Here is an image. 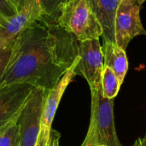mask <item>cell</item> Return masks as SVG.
Listing matches in <instances>:
<instances>
[{
  "label": "cell",
  "instance_id": "7c38bea8",
  "mask_svg": "<svg viewBox=\"0 0 146 146\" xmlns=\"http://www.w3.org/2000/svg\"><path fill=\"white\" fill-rule=\"evenodd\" d=\"M121 86L115 74L110 68L104 66L101 80L103 96L108 99H114L117 96Z\"/></svg>",
  "mask_w": 146,
  "mask_h": 146
},
{
  "label": "cell",
  "instance_id": "8992f818",
  "mask_svg": "<svg viewBox=\"0 0 146 146\" xmlns=\"http://www.w3.org/2000/svg\"><path fill=\"white\" fill-rule=\"evenodd\" d=\"M78 56L75 74L85 78L91 90L100 87L104 64L99 38L79 42Z\"/></svg>",
  "mask_w": 146,
  "mask_h": 146
},
{
  "label": "cell",
  "instance_id": "44dd1931",
  "mask_svg": "<svg viewBox=\"0 0 146 146\" xmlns=\"http://www.w3.org/2000/svg\"><path fill=\"white\" fill-rule=\"evenodd\" d=\"M136 1H137V3H138L140 6H141V5L145 2V0H136Z\"/></svg>",
  "mask_w": 146,
  "mask_h": 146
},
{
  "label": "cell",
  "instance_id": "7a4b0ae2",
  "mask_svg": "<svg viewBox=\"0 0 146 146\" xmlns=\"http://www.w3.org/2000/svg\"><path fill=\"white\" fill-rule=\"evenodd\" d=\"M91 120L83 143L89 146H122L114 120V99L103 96L102 86L91 90Z\"/></svg>",
  "mask_w": 146,
  "mask_h": 146
},
{
  "label": "cell",
  "instance_id": "603a6c76",
  "mask_svg": "<svg viewBox=\"0 0 146 146\" xmlns=\"http://www.w3.org/2000/svg\"><path fill=\"white\" fill-rule=\"evenodd\" d=\"M119 1H120V2H121V1H122V0H119Z\"/></svg>",
  "mask_w": 146,
  "mask_h": 146
},
{
  "label": "cell",
  "instance_id": "d6986e66",
  "mask_svg": "<svg viewBox=\"0 0 146 146\" xmlns=\"http://www.w3.org/2000/svg\"><path fill=\"white\" fill-rule=\"evenodd\" d=\"M7 1L15 9L17 13L21 10V9L24 4V0H7Z\"/></svg>",
  "mask_w": 146,
  "mask_h": 146
},
{
  "label": "cell",
  "instance_id": "2e32d148",
  "mask_svg": "<svg viewBox=\"0 0 146 146\" xmlns=\"http://www.w3.org/2000/svg\"><path fill=\"white\" fill-rule=\"evenodd\" d=\"M15 14H17L15 9L7 0H0V28L3 27Z\"/></svg>",
  "mask_w": 146,
  "mask_h": 146
},
{
  "label": "cell",
  "instance_id": "5b68a950",
  "mask_svg": "<svg viewBox=\"0 0 146 146\" xmlns=\"http://www.w3.org/2000/svg\"><path fill=\"white\" fill-rule=\"evenodd\" d=\"M139 35H145L140 19V5L136 0L120 2L115 17V43L126 50L131 40Z\"/></svg>",
  "mask_w": 146,
  "mask_h": 146
},
{
  "label": "cell",
  "instance_id": "9c48e42d",
  "mask_svg": "<svg viewBox=\"0 0 146 146\" xmlns=\"http://www.w3.org/2000/svg\"><path fill=\"white\" fill-rule=\"evenodd\" d=\"M78 60H79V56H77L75 62L64 73V74L54 85V86L48 91L44 101V111L42 116V124H41L42 127L48 130L51 129L52 122L56 112L57 110L58 105L61 102V99L67 87L74 80V78L76 75L74 73V68L77 65Z\"/></svg>",
  "mask_w": 146,
  "mask_h": 146
},
{
  "label": "cell",
  "instance_id": "ffe728a7",
  "mask_svg": "<svg viewBox=\"0 0 146 146\" xmlns=\"http://www.w3.org/2000/svg\"><path fill=\"white\" fill-rule=\"evenodd\" d=\"M133 146H146V134L143 138L138 139Z\"/></svg>",
  "mask_w": 146,
  "mask_h": 146
},
{
  "label": "cell",
  "instance_id": "30bf717a",
  "mask_svg": "<svg viewBox=\"0 0 146 146\" xmlns=\"http://www.w3.org/2000/svg\"><path fill=\"white\" fill-rule=\"evenodd\" d=\"M102 28L104 41L115 43V17L119 0H87Z\"/></svg>",
  "mask_w": 146,
  "mask_h": 146
},
{
  "label": "cell",
  "instance_id": "52a82bcc",
  "mask_svg": "<svg viewBox=\"0 0 146 146\" xmlns=\"http://www.w3.org/2000/svg\"><path fill=\"white\" fill-rule=\"evenodd\" d=\"M33 88L34 86L27 83L0 86V133L17 121Z\"/></svg>",
  "mask_w": 146,
  "mask_h": 146
},
{
  "label": "cell",
  "instance_id": "3957f363",
  "mask_svg": "<svg viewBox=\"0 0 146 146\" xmlns=\"http://www.w3.org/2000/svg\"><path fill=\"white\" fill-rule=\"evenodd\" d=\"M56 21L80 42L98 39L103 35L102 26L87 0H65Z\"/></svg>",
  "mask_w": 146,
  "mask_h": 146
},
{
  "label": "cell",
  "instance_id": "9a60e30c",
  "mask_svg": "<svg viewBox=\"0 0 146 146\" xmlns=\"http://www.w3.org/2000/svg\"><path fill=\"white\" fill-rule=\"evenodd\" d=\"M13 41H7L0 38V78L3 75L9 61Z\"/></svg>",
  "mask_w": 146,
  "mask_h": 146
},
{
  "label": "cell",
  "instance_id": "e0dca14e",
  "mask_svg": "<svg viewBox=\"0 0 146 146\" xmlns=\"http://www.w3.org/2000/svg\"><path fill=\"white\" fill-rule=\"evenodd\" d=\"M51 130V129H50ZM50 130L45 129L41 127L38 140L35 146H48L49 145V139H50Z\"/></svg>",
  "mask_w": 146,
  "mask_h": 146
},
{
  "label": "cell",
  "instance_id": "277c9868",
  "mask_svg": "<svg viewBox=\"0 0 146 146\" xmlns=\"http://www.w3.org/2000/svg\"><path fill=\"white\" fill-rule=\"evenodd\" d=\"M48 91L34 87L17 120L20 146H35L41 129L44 101Z\"/></svg>",
  "mask_w": 146,
  "mask_h": 146
},
{
  "label": "cell",
  "instance_id": "5bb4252c",
  "mask_svg": "<svg viewBox=\"0 0 146 146\" xmlns=\"http://www.w3.org/2000/svg\"><path fill=\"white\" fill-rule=\"evenodd\" d=\"M38 1L41 6L43 15L56 17L60 9V6L65 0H38Z\"/></svg>",
  "mask_w": 146,
  "mask_h": 146
},
{
  "label": "cell",
  "instance_id": "8fae6325",
  "mask_svg": "<svg viewBox=\"0 0 146 146\" xmlns=\"http://www.w3.org/2000/svg\"><path fill=\"white\" fill-rule=\"evenodd\" d=\"M102 51L104 55V66L110 68L115 74L120 84L121 85L128 70V60L126 50L115 43L104 41Z\"/></svg>",
  "mask_w": 146,
  "mask_h": 146
},
{
  "label": "cell",
  "instance_id": "ba28073f",
  "mask_svg": "<svg viewBox=\"0 0 146 146\" xmlns=\"http://www.w3.org/2000/svg\"><path fill=\"white\" fill-rule=\"evenodd\" d=\"M42 16L43 11L38 0H24L21 10L0 28V38L13 41L22 31Z\"/></svg>",
  "mask_w": 146,
  "mask_h": 146
},
{
  "label": "cell",
  "instance_id": "ac0fdd59",
  "mask_svg": "<svg viewBox=\"0 0 146 146\" xmlns=\"http://www.w3.org/2000/svg\"><path fill=\"white\" fill-rule=\"evenodd\" d=\"M61 134L56 130L52 129L50 133V139H49V145L48 146H59Z\"/></svg>",
  "mask_w": 146,
  "mask_h": 146
},
{
  "label": "cell",
  "instance_id": "6da1fadb",
  "mask_svg": "<svg viewBox=\"0 0 146 146\" xmlns=\"http://www.w3.org/2000/svg\"><path fill=\"white\" fill-rule=\"evenodd\" d=\"M53 18L43 15L14 39L0 86L27 83L49 91L64 74L56 51Z\"/></svg>",
  "mask_w": 146,
  "mask_h": 146
},
{
  "label": "cell",
  "instance_id": "4fadbf2b",
  "mask_svg": "<svg viewBox=\"0 0 146 146\" xmlns=\"http://www.w3.org/2000/svg\"><path fill=\"white\" fill-rule=\"evenodd\" d=\"M0 146H20L17 121L11 124L0 133Z\"/></svg>",
  "mask_w": 146,
  "mask_h": 146
},
{
  "label": "cell",
  "instance_id": "7402d4cb",
  "mask_svg": "<svg viewBox=\"0 0 146 146\" xmlns=\"http://www.w3.org/2000/svg\"><path fill=\"white\" fill-rule=\"evenodd\" d=\"M81 146H89V145H86L85 143H82V145H81Z\"/></svg>",
  "mask_w": 146,
  "mask_h": 146
}]
</instances>
